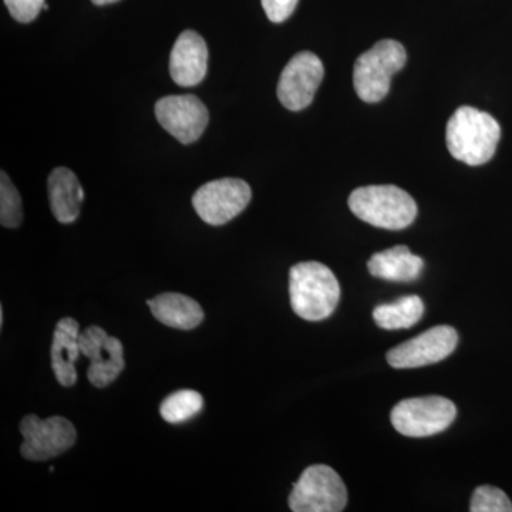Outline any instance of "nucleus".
Wrapping results in <instances>:
<instances>
[{"instance_id":"obj_1","label":"nucleus","mask_w":512,"mask_h":512,"mask_svg":"<svg viewBox=\"0 0 512 512\" xmlns=\"http://www.w3.org/2000/svg\"><path fill=\"white\" fill-rule=\"evenodd\" d=\"M500 138L498 121L474 107H460L447 123L446 141L451 156L474 167L494 157Z\"/></svg>"},{"instance_id":"obj_2","label":"nucleus","mask_w":512,"mask_h":512,"mask_svg":"<svg viewBox=\"0 0 512 512\" xmlns=\"http://www.w3.org/2000/svg\"><path fill=\"white\" fill-rule=\"evenodd\" d=\"M289 296L299 318L319 322L329 318L338 306V278L320 262H301L289 272Z\"/></svg>"},{"instance_id":"obj_3","label":"nucleus","mask_w":512,"mask_h":512,"mask_svg":"<svg viewBox=\"0 0 512 512\" xmlns=\"http://www.w3.org/2000/svg\"><path fill=\"white\" fill-rule=\"evenodd\" d=\"M349 207L359 220L390 231L409 227L417 217L416 201L396 185L357 188L350 194Z\"/></svg>"},{"instance_id":"obj_4","label":"nucleus","mask_w":512,"mask_h":512,"mask_svg":"<svg viewBox=\"0 0 512 512\" xmlns=\"http://www.w3.org/2000/svg\"><path fill=\"white\" fill-rule=\"evenodd\" d=\"M407 53L402 43L382 40L356 60L353 84L360 100L379 103L390 90L392 77L403 69Z\"/></svg>"},{"instance_id":"obj_5","label":"nucleus","mask_w":512,"mask_h":512,"mask_svg":"<svg viewBox=\"0 0 512 512\" xmlns=\"http://www.w3.org/2000/svg\"><path fill=\"white\" fill-rule=\"evenodd\" d=\"M348 505V490L332 467L316 464L303 471L289 495L293 512H340Z\"/></svg>"},{"instance_id":"obj_6","label":"nucleus","mask_w":512,"mask_h":512,"mask_svg":"<svg viewBox=\"0 0 512 512\" xmlns=\"http://www.w3.org/2000/svg\"><path fill=\"white\" fill-rule=\"evenodd\" d=\"M457 416L453 402L440 396L403 400L392 410L394 429L407 437H430L451 426Z\"/></svg>"},{"instance_id":"obj_7","label":"nucleus","mask_w":512,"mask_h":512,"mask_svg":"<svg viewBox=\"0 0 512 512\" xmlns=\"http://www.w3.org/2000/svg\"><path fill=\"white\" fill-rule=\"evenodd\" d=\"M23 443L20 453L29 461H46L62 456L76 444L77 431L72 421L62 416L40 419L28 414L20 421Z\"/></svg>"},{"instance_id":"obj_8","label":"nucleus","mask_w":512,"mask_h":512,"mask_svg":"<svg viewBox=\"0 0 512 512\" xmlns=\"http://www.w3.org/2000/svg\"><path fill=\"white\" fill-rule=\"evenodd\" d=\"M251 198V187L245 181L221 178L198 188L192 197V207L202 221L218 227L238 217Z\"/></svg>"},{"instance_id":"obj_9","label":"nucleus","mask_w":512,"mask_h":512,"mask_svg":"<svg viewBox=\"0 0 512 512\" xmlns=\"http://www.w3.org/2000/svg\"><path fill=\"white\" fill-rule=\"evenodd\" d=\"M79 346L82 356L90 360L87 379L97 389L110 386L126 367L124 348L120 339L109 336L100 326H89L80 332Z\"/></svg>"},{"instance_id":"obj_10","label":"nucleus","mask_w":512,"mask_h":512,"mask_svg":"<svg viewBox=\"0 0 512 512\" xmlns=\"http://www.w3.org/2000/svg\"><path fill=\"white\" fill-rule=\"evenodd\" d=\"M458 335L451 326L441 325L407 340L387 353V362L394 369H416L446 359L457 348Z\"/></svg>"},{"instance_id":"obj_11","label":"nucleus","mask_w":512,"mask_h":512,"mask_svg":"<svg viewBox=\"0 0 512 512\" xmlns=\"http://www.w3.org/2000/svg\"><path fill=\"white\" fill-rule=\"evenodd\" d=\"M325 69L318 56L301 52L286 64L278 83V99L291 111L306 109L315 99Z\"/></svg>"},{"instance_id":"obj_12","label":"nucleus","mask_w":512,"mask_h":512,"mask_svg":"<svg viewBox=\"0 0 512 512\" xmlns=\"http://www.w3.org/2000/svg\"><path fill=\"white\" fill-rule=\"evenodd\" d=\"M156 116L161 127L183 144L197 141L210 121L207 107L194 94L163 97L157 101Z\"/></svg>"},{"instance_id":"obj_13","label":"nucleus","mask_w":512,"mask_h":512,"mask_svg":"<svg viewBox=\"0 0 512 512\" xmlns=\"http://www.w3.org/2000/svg\"><path fill=\"white\" fill-rule=\"evenodd\" d=\"M208 72V47L194 30L178 36L170 56V74L181 87L200 84Z\"/></svg>"},{"instance_id":"obj_14","label":"nucleus","mask_w":512,"mask_h":512,"mask_svg":"<svg viewBox=\"0 0 512 512\" xmlns=\"http://www.w3.org/2000/svg\"><path fill=\"white\" fill-rule=\"evenodd\" d=\"M79 336L80 325L76 319L63 318L57 322L50 357L53 373L60 386L72 387L77 383L76 362L82 356Z\"/></svg>"},{"instance_id":"obj_15","label":"nucleus","mask_w":512,"mask_h":512,"mask_svg":"<svg viewBox=\"0 0 512 512\" xmlns=\"http://www.w3.org/2000/svg\"><path fill=\"white\" fill-rule=\"evenodd\" d=\"M50 210L57 221L72 224L79 217L84 201V190L79 178L69 168L59 167L49 175Z\"/></svg>"},{"instance_id":"obj_16","label":"nucleus","mask_w":512,"mask_h":512,"mask_svg":"<svg viewBox=\"0 0 512 512\" xmlns=\"http://www.w3.org/2000/svg\"><path fill=\"white\" fill-rule=\"evenodd\" d=\"M147 305L154 318L168 328L191 330L198 328L204 320L200 303L183 293H161L157 298L147 301Z\"/></svg>"},{"instance_id":"obj_17","label":"nucleus","mask_w":512,"mask_h":512,"mask_svg":"<svg viewBox=\"0 0 512 512\" xmlns=\"http://www.w3.org/2000/svg\"><path fill=\"white\" fill-rule=\"evenodd\" d=\"M370 274L386 281L410 282L419 278L424 268L423 259L412 254L410 249L399 245L377 252L367 264Z\"/></svg>"},{"instance_id":"obj_18","label":"nucleus","mask_w":512,"mask_h":512,"mask_svg":"<svg viewBox=\"0 0 512 512\" xmlns=\"http://www.w3.org/2000/svg\"><path fill=\"white\" fill-rule=\"evenodd\" d=\"M424 313V303L419 296H406L394 303L377 306L373 318L380 328L387 330L412 328Z\"/></svg>"},{"instance_id":"obj_19","label":"nucleus","mask_w":512,"mask_h":512,"mask_svg":"<svg viewBox=\"0 0 512 512\" xmlns=\"http://www.w3.org/2000/svg\"><path fill=\"white\" fill-rule=\"evenodd\" d=\"M204 399L195 390H178L161 403V417L167 423L181 424L201 413Z\"/></svg>"},{"instance_id":"obj_20","label":"nucleus","mask_w":512,"mask_h":512,"mask_svg":"<svg viewBox=\"0 0 512 512\" xmlns=\"http://www.w3.org/2000/svg\"><path fill=\"white\" fill-rule=\"evenodd\" d=\"M23 221L22 198L5 171L0 175V224L18 228Z\"/></svg>"},{"instance_id":"obj_21","label":"nucleus","mask_w":512,"mask_h":512,"mask_svg":"<svg viewBox=\"0 0 512 512\" xmlns=\"http://www.w3.org/2000/svg\"><path fill=\"white\" fill-rule=\"evenodd\" d=\"M471 512H512V504L503 490L491 485H481L474 491Z\"/></svg>"},{"instance_id":"obj_22","label":"nucleus","mask_w":512,"mask_h":512,"mask_svg":"<svg viewBox=\"0 0 512 512\" xmlns=\"http://www.w3.org/2000/svg\"><path fill=\"white\" fill-rule=\"evenodd\" d=\"M10 15L20 23L33 22L45 6V0H5Z\"/></svg>"},{"instance_id":"obj_23","label":"nucleus","mask_w":512,"mask_h":512,"mask_svg":"<svg viewBox=\"0 0 512 512\" xmlns=\"http://www.w3.org/2000/svg\"><path fill=\"white\" fill-rule=\"evenodd\" d=\"M266 16L271 22L282 23L291 18L299 0H261Z\"/></svg>"},{"instance_id":"obj_24","label":"nucleus","mask_w":512,"mask_h":512,"mask_svg":"<svg viewBox=\"0 0 512 512\" xmlns=\"http://www.w3.org/2000/svg\"><path fill=\"white\" fill-rule=\"evenodd\" d=\"M94 5L103 6V5H111V3L119 2V0H92Z\"/></svg>"},{"instance_id":"obj_25","label":"nucleus","mask_w":512,"mask_h":512,"mask_svg":"<svg viewBox=\"0 0 512 512\" xmlns=\"http://www.w3.org/2000/svg\"><path fill=\"white\" fill-rule=\"evenodd\" d=\"M3 318H5V313H3V308L0 306V328L3 326Z\"/></svg>"}]
</instances>
